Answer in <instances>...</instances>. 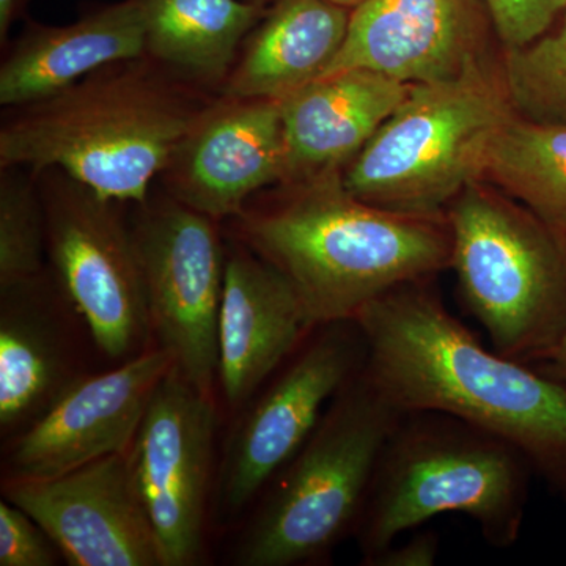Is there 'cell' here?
Returning a JSON list of instances; mask_svg holds the SVG:
<instances>
[{"mask_svg": "<svg viewBox=\"0 0 566 566\" xmlns=\"http://www.w3.org/2000/svg\"><path fill=\"white\" fill-rule=\"evenodd\" d=\"M331 2L337 3V6L345 7V9H356L357 6L365 2V0H331Z\"/></svg>", "mask_w": 566, "mask_h": 566, "instance_id": "obj_30", "label": "cell"}, {"mask_svg": "<svg viewBox=\"0 0 566 566\" xmlns=\"http://www.w3.org/2000/svg\"><path fill=\"white\" fill-rule=\"evenodd\" d=\"M133 237L151 337L197 390L212 397L226 273L214 219L174 199L145 211Z\"/></svg>", "mask_w": 566, "mask_h": 566, "instance_id": "obj_9", "label": "cell"}, {"mask_svg": "<svg viewBox=\"0 0 566 566\" xmlns=\"http://www.w3.org/2000/svg\"><path fill=\"white\" fill-rule=\"evenodd\" d=\"M114 203L66 175L43 196L59 281L99 352L125 360L144 352L151 334L136 243Z\"/></svg>", "mask_w": 566, "mask_h": 566, "instance_id": "obj_8", "label": "cell"}, {"mask_svg": "<svg viewBox=\"0 0 566 566\" xmlns=\"http://www.w3.org/2000/svg\"><path fill=\"white\" fill-rule=\"evenodd\" d=\"M147 54L140 0L114 6L59 28H36L0 69V104L24 107L59 95L107 66Z\"/></svg>", "mask_w": 566, "mask_h": 566, "instance_id": "obj_18", "label": "cell"}, {"mask_svg": "<svg viewBox=\"0 0 566 566\" xmlns=\"http://www.w3.org/2000/svg\"><path fill=\"white\" fill-rule=\"evenodd\" d=\"M172 365L169 354L156 346L114 370L77 378L46 412L14 436L6 480L51 479L129 452L153 392Z\"/></svg>", "mask_w": 566, "mask_h": 566, "instance_id": "obj_13", "label": "cell"}, {"mask_svg": "<svg viewBox=\"0 0 566 566\" xmlns=\"http://www.w3.org/2000/svg\"><path fill=\"white\" fill-rule=\"evenodd\" d=\"M495 33L509 50L524 46L553 28L566 0H483Z\"/></svg>", "mask_w": 566, "mask_h": 566, "instance_id": "obj_26", "label": "cell"}, {"mask_svg": "<svg viewBox=\"0 0 566 566\" xmlns=\"http://www.w3.org/2000/svg\"><path fill=\"white\" fill-rule=\"evenodd\" d=\"M441 553V538L438 532L423 531L409 536L405 543L379 553L378 556L365 562V566H433Z\"/></svg>", "mask_w": 566, "mask_h": 566, "instance_id": "obj_27", "label": "cell"}, {"mask_svg": "<svg viewBox=\"0 0 566 566\" xmlns=\"http://www.w3.org/2000/svg\"><path fill=\"white\" fill-rule=\"evenodd\" d=\"M36 282L2 293L0 315V427L22 431L77 378L61 327L32 300Z\"/></svg>", "mask_w": 566, "mask_h": 566, "instance_id": "obj_20", "label": "cell"}, {"mask_svg": "<svg viewBox=\"0 0 566 566\" xmlns=\"http://www.w3.org/2000/svg\"><path fill=\"white\" fill-rule=\"evenodd\" d=\"M147 54L203 80L226 76L263 7L248 0H140Z\"/></svg>", "mask_w": 566, "mask_h": 566, "instance_id": "obj_21", "label": "cell"}, {"mask_svg": "<svg viewBox=\"0 0 566 566\" xmlns=\"http://www.w3.org/2000/svg\"><path fill=\"white\" fill-rule=\"evenodd\" d=\"M365 360L367 345L356 319L322 324L307 334L230 439L219 479L223 513L237 515L251 504L300 452Z\"/></svg>", "mask_w": 566, "mask_h": 566, "instance_id": "obj_10", "label": "cell"}, {"mask_svg": "<svg viewBox=\"0 0 566 566\" xmlns=\"http://www.w3.org/2000/svg\"><path fill=\"white\" fill-rule=\"evenodd\" d=\"M214 430L212 397L172 365L153 392L129 449L163 566L193 565L202 554Z\"/></svg>", "mask_w": 566, "mask_h": 566, "instance_id": "obj_11", "label": "cell"}, {"mask_svg": "<svg viewBox=\"0 0 566 566\" xmlns=\"http://www.w3.org/2000/svg\"><path fill=\"white\" fill-rule=\"evenodd\" d=\"M61 556L43 527L7 499L0 501V566H52Z\"/></svg>", "mask_w": 566, "mask_h": 566, "instance_id": "obj_25", "label": "cell"}, {"mask_svg": "<svg viewBox=\"0 0 566 566\" xmlns=\"http://www.w3.org/2000/svg\"><path fill=\"white\" fill-rule=\"evenodd\" d=\"M203 112L140 71L91 74L11 118L0 132V164L59 170L102 199L145 207Z\"/></svg>", "mask_w": 566, "mask_h": 566, "instance_id": "obj_3", "label": "cell"}, {"mask_svg": "<svg viewBox=\"0 0 566 566\" xmlns=\"http://www.w3.org/2000/svg\"><path fill=\"white\" fill-rule=\"evenodd\" d=\"M461 301L509 359L543 363L566 335V232L479 182L447 208Z\"/></svg>", "mask_w": 566, "mask_h": 566, "instance_id": "obj_6", "label": "cell"}, {"mask_svg": "<svg viewBox=\"0 0 566 566\" xmlns=\"http://www.w3.org/2000/svg\"><path fill=\"white\" fill-rule=\"evenodd\" d=\"M21 0H0V35L6 40L11 28V22L17 18Z\"/></svg>", "mask_w": 566, "mask_h": 566, "instance_id": "obj_29", "label": "cell"}, {"mask_svg": "<svg viewBox=\"0 0 566 566\" xmlns=\"http://www.w3.org/2000/svg\"><path fill=\"white\" fill-rule=\"evenodd\" d=\"M485 18L483 0H365L322 77L367 70L409 85L452 80L480 62Z\"/></svg>", "mask_w": 566, "mask_h": 566, "instance_id": "obj_15", "label": "cell"}, {"mask_svg": "<svg viewBox=\"0 0 566 566\" xmlns=\"http://www.w3.org/2000/svg\"><path fill=\"white\" fill-rule=\"evenodd\" d=\"M560 28L506 51L504 85L516 117L566 125V9Z\"/></svg>", "mask_w": 566, "mask_h": 566, "instance_id": "obj_23", "label": "cell"}, {"mask_svg": "<svg viewBox=\"0 0 566 566\" xmlns=\"http://www.w3.org/2000/svg\"><path fill=\"white\" fill-rule=\"evenodd\" d=\"M534 468L515 446L442 412H408L376 464L356 538L363 565L446 513L465 515L494 549L515 546Z\"/></svg>", "mask_w": 566, "mask_h": 566, "instance_id": "obj_4", "label": "cell"}, {"mask_svg": "<svg viewBox=\"0 0 566 566\" xmlns=\"http://www.w3.org/2000/svg\"><path fill=\"white\" fill-rule=\"evenodd\" d=\"M248 2L256 3V6L264 7V3L270 2V0H248Z\"/></svg>", "mask_w": 566, "mask_h": 566, "instance_id": "obj_31", "label": "cell"}, {"mask_svg": "<svg viewBox=\"0 0 566 566\" xmlns=\"http://www.w3.org/2000/svg\"><path fill=\"white\" fill-rule=\"evenodd\" d=\"M352 10L331 0H275L227 82L234 99H277L326 73L344 46Z\"/></svg>", "mask_w": 566, "mask_h": 566, "instance_id": "obj_19", "label": "cell"}, {"mask_svg": "<svg viewBox=\"0 0 566 566\" xmlns=\"http://www.w3.org/2000/svg\"><path fill=\"white\" fill-rule=\"evenodd\" d=\"M411 91L367 70L319 77L281 102L289 178L312 180L353 161Z\"/></svg>", "mask_w": 566, "mask_h": 566, "instance_id": "obj_17", "label": "cell"}, {"mask_svg": "<svg viewBox=\"0 0 566 566\" xmlns=\"http://www.w3.org/2000/svg\"><path fill=\"white\" fill-rule=\"evenodd\" d=\"M365 374L401 412H442L520 449L566 501V387L485 346L428 279L390 290L356 316Z\"/></svg>", "mask_w": 566, "mask_h": 566, "instance_id": "obj_1", "label": "cell"}, {"mask_svg": "<svg viewBox=\"0 0 566 566\" xmlns=\"http://www.w3.org/2000/svg\"><path fill=\"white\" fill-rule=\"evenodd\" d=\"M312 180L282 202L238 214L245 245L292 283L312 327L356 319L390 290L450 268L447 216L363 202L334 172Z\"/></svg>", "mask_w": 566, "mask_h": 566, "instance_id": "obj_2", "label": "cell"}, {"mask_svg": "<svg viewBox=\"0 0 566 566\" xmlns=\"http://www.w3.org/2000/svg\"><path fill=\"white\" fill-rule=\"evenodd\" d=\"M232 99L203 112L164 170L174 199L214 221L289 178L281 102Z\"/></svg>", "mask_w": 566, "mask_h": 566, "instance_id": "obj_14", "label": "cell"}, {"mask_svg": "<svg viewBox=\"0 0 566 566\" xmlns=\"http://www.w3.org/2000/svg\"><path fill=\"white\" fill-rule=\"evenodd\" d=\"M314 327L285 275L249 249L226 260L218 323V381L230 408L256 390Z\"/></svg>", "mask_w": 566, "mask_h": 566, "instance_id": "obj_16", "label": "cell"}, {"mask_svg": "<svg viewBox=\"0 0 566 566\" xmlns=\"http://www.w3.org/2000/svg\"><path fill=\"white\" fill-rule=\"evenodd\" d=\"M482 178L566 232V125H538L515 115L494 140Z\"/></svg>", "mask_w": 566, "mask_h": 566, "instance_id": "obj_22", "label": "cell"}, {"mask_svg": "<svg viewBox=\"0 0 566 566\" xmlns=\"http://www.w3.org/2000/svg\"><path fill=\"white\" fill-rule=\"evenodd\" d=\"M3 491V499L43 527L71 566H163L129 452L51 479L6 480Z\"/></svg>", "mask_w": 566, "mask_h": 566, "instance_id": "obj_12", "label": "cell"}, {"mask_svg": "<svg viewBox=\"0 0 566 566\" xmlns=\"http://www.w3.org/2000/svg\"><path fill=\"white\" fill-rule=\"evenodd\" d=\"M535 368L566 387V335L557 348L543 363L536 364Z\"/></svg>", "mask_w": 566, "mask_h": 566, "instance_id": "obj_28", "label": "cell"}, {"mask_svg": "<svg viewBox=\"0 0 566 566\" xmlns=\"http://www.w3.org/2000/svg\"><path fill=\"white\" fill-rule=\"evenodd\" d=\"M513 117L504 82L480 62L452 80L411 85L342 182L385 210L444 216L465 186L483 177L491 147Z\"/></svg>", "mask_w": 566, "mask_h": 566, "instance_id": "obj_7", "label": "cell"}, {"mask_svg": "<svg viewBox=\"0 0 566 566\" xmlns=\"http://www.w3.org/2000/svg\"><path fill=\"white\" fill-rule=\"evenodd\" d=\"M46 249L44 205L29 182L0 185V293L39 281Z\"/></svg>", "mask_w": 566, "mask_h": 566, "instance_id": "obj_24", "label": "cell"}, {"mask_svg": "<svg viewBox=\"0 0 566 566\" xmlns=\"http://www.w3.org/2000/svg\"><path fill=\"white\" fill-rule=\"evenodd\" d=\"M403 416L365 367L349 379L275 475L238 547L237 564L294 566L329 558L356 534L379 455Z\"/></svg>", "mask_w": 566, "mask_h": 566, "instance_id": "obj_5", "label": "cell"}]
</instances>
